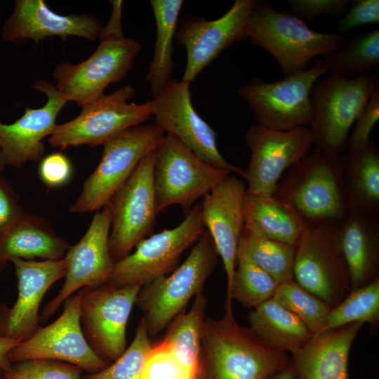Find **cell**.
Segmentation results:
<instances>
[{
  "label": "cell",
  "mask_w": 379,
  "mask_h": 379,
  "mask_svg": "<svg viewBox=\"0 0 379 379\" xmlns=\"http://www.w3.org/2000/svg\"><path fill=\"white\" fill-rule=\"evenodd\" d=\"M221 319L206 318L197 379H271L290 363L235 320L232 304Z\"/></svg>",
  "instance_id": "obj_1"
},
{
  "label": "cell",
  "mask_w": 379,
  "mask_h": 379,
  "mask_svg": "<svg viewBox=\"0 0 379 379\" xmlns=\"http://www.w3.org/2000/svg\"><path fill=\"white\" fill-rule=\"evenodd\" d=\"M111 4L109 19L102 28L99 45L93 53L77 64L63 61L53 72L58 92L67 102H74L81 107L103 95L109 84L126 77L142 49L136 39L124 35L123 1L114 0Z\"/></svg>",
  "instance_id": "obj_2"
},
{
  "label": "cell",
  "mask_w": 379,
  "mask_h": 379,
  "mask_svg": "<svg viewBox=\"0 0 379 379\" xmlns=\"http://www.w3.org/2000/svg\"><path fill=\"white\" fill-rule=\"evenodd\" d=\"M344 156L315 147L287 170L272 195L295 211L308 226L340 221L347 213Z\"/></svg>",
  "instance_id": "obj_3"
},
{
  "label": "cell",
  "mask_w": 379,
  "mask_h": 379,
  "mask_svg": "<svg viewBox=\"0 0 379 379\" xmlns=\"http://www.w3.org/2000/svg\"><path fill=\"white\" fill-rule=\"evenodd\" d=\"M218 257L212 238L205 230L186 260L171 274L141 287L135 304L144 312L149 336L160 333L185 312L190 299L202 291Z\"/></svg>",
  "instance_id": "obj_4"
},
{
  "label": "cell",
  "mask_w": 379,
  "mask_h": 379,
  "mask_svg": "<svg viewBox=\"0 0 379 379\" xmlns=\"http://www.w3.org/2000/svg\"><path fill=\"white\" fill-rule=\"evenodd\" d=\"M248 36L276 59L286 77L306 70L312 59L338 49L347 40L339 34L310 29L291 13L258 1L249 21Z\"/></svg>",
  "instance_id": "obj_5"
},
{
  "label": "cell",
  "mask_w": 379,
  "mask_h": 379,
  "mask_svg": "<svg viewBox=\"0 0 379 379\" xmlns=\"http://www.w3.org/2000/svg\"><path fill=\"white\" fill-rule=\"evenodd\" d=\"M164 135L154 123L130 128L106 142L99 164L84 181L69 212L83 214L106 206L140 161L157 149Z\"/></svg>",
  "instance_id": "obj_6"
},
{
  "label": "cell",
  "mask_w": 379,
  "mask_h": 379,
  "mask_svg": "<svg viewBox=\"0 0 379 379\" xmlns=\"http://www.w3.org/2000/svg\"><path fill=\"white\" fill-rule=\"evenodd\" d=\"M378 84L371 72L350 79L329 74L317 81L310 91L314 118L309 128L314 145L340 153L348 142L350 128Z\"/></svg>",
  "instance_id": "obj_7"
},
{
  "label": "cell",
  "mask_w": 379,
  "mask_h": 379,
  "mask_svg": "<svg viewBox=\"0 0 379 379\" xmlns=\"http://www.w3.org/2000/svg\"><path fill=\"white\" fill-rule=\"evenodd\" d=\"M328 69L324 59H317L306 70L281 81L267 83L253 77L237 93L253 111L260 125L280 131L310 127L314 118L310 91Z\"/></svg>",
  "instance_id": "obj_8"
},
{
  "label": "cell",
  "mask_w": 379,
  "mask_h": 379,
  "mask_svg": "<svg viewBox=\"0 0 379 379\" xmlns=\"http://www.w3.org/2000/svg\"><path fill=\"white\" fill-rule=\"evenodd\" d=\"M293 279L331 309L351 292L338 232V221L308 226L296 245Z\"/></svg>",
  "instance_id": "obj_9"
},
{
  "label": "cell",
  "mask_w": 379,
  "mask_h": 379,
  "mask_svg": "<svg viewBox=\"0 0 379 379\" xmlns=\"http://www.w3.org/2000/svg\"><path fill=\"white\" fill-rule=\"evenodd\" d=\"M231 172L205 161L174 137L165 135L155 151L153 181L160 213L171 206L186 215Z\"/></svg>",
  "instance_id": "obj_10"
},
{
  "label": "cell",
  "mask_w": 379,
  "mask_h": 379,
  "mask_svg": "<svg viewBox=\"0 0 379 379\" xmlns=\"http://www.w3.org/2000/svg\"><path fill=\"white\" fill-rule=\"evenodd\" d=\"M134 95L133 87L126 85L87 103L77 117L55 126L48 138L50 145L61 149L104 145L119 133L140 125L152 115V107L150 100L129 102Z\"/></svg>",
  "instance_id": "obj_11"
},
{
  "label": "cell",
  "mask_w": 379,
  "mask_h": 379,
  "mask_svg": "<svg viewBox=\"0 0 379 379\" xmlns=\"http://www.w3.org/2000/svg\"><path fill=\"white\" fill-rule=\"evenodd\" d=\"M205 230L201 206L197 204L176 227L152 234L138 242L134 252L114 264L107 284L119 287L142 286L167 275L176 268L181 255Z\"/></svg>",
  "instance_id": "obj_12"
},
{
  "label": "cell",
  "mask_w": 379,
  "mask_h": 379,
  "mask_svg": "<svg viewBox=\"0 0 379 379\" xmlns=\"http://www.w3.org/2000/svg\"><path fill=\"white\" fill-rule=\"evenodd\" d=\"M155 151L140 161L107 204L111 215L109 246L114 263L154 234L158 214L153 181Z\"/></svg>",
  "instance_id": "obj_13"
},
{
  "label": "cell",
  "mask_w": 379,
  "mask_h": 379,
  "mask_svg": "<svg viewBox=\"0 0 379 379\" xmlns=\"http://www.w3.org/2000/svg\"><path fill=\"white\" fill-rule=\"evenodd\" d=\"M141 287L106 284L80 290L82 332L94 352L109 364L126 349L127 323Z\"/></svg>",
  "instance_id": "obj_14"
},
{
  "label": "cell",
  "mask_w": 379,
  "mask_h": 379,
  "mask_svg": "<svg viewBox=\"0 0 379 379\" xmlns=\"http://www.w3.org/2000/svg\"><path fill=\"white\" fill-rule=\"evenodd\" d=\"M244 139L251 159L242 177L246 194L272 196L282 175L312 150L314 140L309 127L287 131L260 124L247 130Z\"/></svg>",
  "instance_id": "obj_15"
},
{
  "label": "cell",
  "mask_w": 379,
  "mask_h": 379,
  "mask_svg": "<svg viewBox=\"0 0 379 379\" xmlns=\"http://www.w3.org/2000/svg\"><path fill=\"white\" fill-rule=\"evenodd\" d=\"M81 291L65 301L60 316L51 324L40 327L20 342L8 353L13 364L30 359H51L80 367L88 373L105 368L109 363L91 348L80 323Z\"/></svg>",
  "instance_id": "obj_16"
},
{
  "label": "cell",
  "mask_w": 379,
  "mask_h": 379,
  "mask_svg": "<svg viewBox=\"0 0 379 379\" xmlns=\"http://www.w3.org/2000/svg\"><path fill=\"white\" fill-rule=\"evenodd\" d=\"M190 83L172 79L150 100L155 124L212 166L242 175L244 169L228 162L217 146L215 131L194 108Z\"/></svg>",
  "instance_id": "obj_17"
},
{
  "label": "cell",
  "mask_w": 379,
  "mask_h": 379,
  "mask_svg": "<svg viewBox=\"0 0 379 379\" xmlns=\"http://www.w3.org/2000/svg\"><path fill=\"white\" fill-rule=\"evenodd\" d=\"M256 0H236L222 17L207 20L189 18L178 26L175 39L187 52L183 81L191 83L223 51L248 36Z\"/></svg>",
  "instance_id": "obj_18"
},
{
  "label": "cell",
  "mask_w": 379,
  "mask_h": 379,
  "mask_svg": "<svg viewBox=\"0 0 379 379\" xmlns=\"http://www.w3.org/2000/svg\"><path fill=\"white\" fill-rule=\"evenodd\" d=\"M111 215L107 205L96 211L80 241L70 246L65 258L67 271L65 283L58 295L44 307L40 315L45 322L76 291L84 287H98L109 281L114 267L109 239Z\"/></svg>",
  "instance_id": "obj_19"
},
{
  "label": "cell",
  "mask_w": 379,
  "mask_h": 379,
  "mask_svg": "<svg viewBox=\"0 0 379 379\" xmlns=\"http://www.w3.org/2000/svg\"><path fill=\"white\" fill-rule=\"evenodd\" d=\"M18 279V298L12 307L0 305V338L22 342L41 326L39 310L46 293L58 280L65 278L64 257L54 260H11Z\"/></svg>",
  "instance_id": "obj_20"
},
{
  "label": "cell",
  "mask_w": 379,
  "mask_h": 379,
  "mask_svg": "<svg viewBox=\"0 0 379 379\" xmlns=\"http://www.w3.org/2000/svg\"><path fill=\"white\" fill-rule=\"evenodd\" d=\"M32 88L46 94L44 106L26 107L22 117L13 124L0 121V161L5 167L20 168L29 161L43 158L45 146L42 140L51 135L58 114L67 102L47 81H36Z\"/></svg>",
  "instance_id": "obj_21"
},
{
  "label": "cell",
  "mask_w": 379,
  "mask_h": 379,
  "mask_svg": "<svg viewBox=\"0 0 379 379\" xmlns=\"http://www.w3.org/2000/svg\"><path fill=\"white\" fill-rule=\"evenodd\" d=\"M246 185L229 175L204 197L201 217L209 233L227 276V288L237 266L239 239L244 227V201Z\"/></svg>",
  "instance_id": "obj_22"
},
{
  "label": "cell",
  "mask_w": 379,
  "mask_h": 379,
  "mask_svg": "<svg viewBox=\"0 0 379 379\" xmlns=\"http://www.w3.org/2000/svg\"><path fill=\"white\" fill-rule=\"evenodd\" d=\"M102 28V22L91 14L62 15L52 11L44 0H16L1 32L4 41L15 44L51 36L65 40L70 36L95 41Z\"/></svg>",
  "instance_id": "obj_23"
},
{
  "label": "cell",
  "mask_w": 379,
  "mask_h": 379,
  "mask_svg": "<svg viewBox=\"0 0 379 379\" xmlns=\"http://www.w3.org/2000/svg\"><path fill=\"white\" fill-rule=\"evenodd\" d=\"M363 324L355 322L314 334L291 353L295 379H349L350 352Z\"/></svg>",
  "instance_id": "obj_24"
},
{
  "label": "cell",
  "mask_w": 379,
  "mask_h": 379,
  "mask_svg": "<svg viewBox=\"0 0 379 379\" xmlns=\"http://www.w3.org/2000/svg\"><path fill=\"white\" fill-rule=\"evenodd\" d=\"M338 232L352 290L378 278V215L347 213L344 218L338 221Z\"/></svg>",
  "instance_id": "obj_25"
},
{
  "label": "cell",
  "mask_w": 379,
  "mask_h": 379,
  "mask_svg": "<svg viewBox=\"0 0 379 379\" xmlns=\"http://www.w3.org/2000/svg\"><path fill=\"white\" fill-rule=\"evenodd\" d=\"M343 184L347 213H379V148L372 140L347 145Z\"/></svg>",
  "instance_id": "obj_26"
},
{
  "label": "cell",
  "mask_w": 379,
  "mask_h": 379,
  "mask_svg": "<svg viewBox=\"0 0 379 379\" xmlns=\"http://www.w3.org/2000/svg\"><path fill=\"white\" fill-rule=\"evenodd\" d=\"M69 247L65 240L55 233L46 219L26 213L0 238V272L13 258L62 259Z\"/></svg>",
  "instance_id": "obj_27"
},
{
  "label": "cell",
  "mask_w": 379,
  "mask_h": 379,
  "mask_svg": "<svg viewBox=\"0 0 379 379\" xmlns=\"http://www.w3.org/2000/svg\"><path fill=\"white\" fill-rule=\"evenodd\" d=\"M307 227L295 211L272 196L246 194L244 227L253 233L296 246Z\"/></svg>",
  "instance_id": "obj_28"
},
{
  "label": "cell",
  "mask_w": 379,
  "mask_h": 379,
  "mask_svg": "<svg viewBox=\"0 0 379 379\" xmlns=\"http://www.w3.org/2000/svg\"><path fill=\"white\" fill-rule=\"evenodd\" d=\"M248 321V328L259 339L285 353L301 349L314 335L297 316L273 298L253 309Z\"/></svg>",
  "instance_id": "obj_29"
},
{
  "label": "cell",
  "mask_w": 379,
  "mask_h": 379,
  "mask_svg": "<svg viewBox=\"0 0 379 379\" xmlns=\"http://www.w3.org/2000/svg\"><path fill=\"white\" fill-rule=\"evenodd\" d=\"M156 23V41L147 80L152 96L158 94L173 79V41L178 27V16L184 4L182 0H151Z\"/></svg>",
  "instance_id": "obj_30"
},
{
  "label": "cell",
  "mask_w": 379,
  "mask_h": 379,
  "mask_svg": "<svg viewBox=\"0 0 379 379\" xmlns=\"http://www.w3.org/2000/svg\"><path fill=\"white\" fill-rule=\"evenodd\" d=\"M207 304L202 291L197 294L190 310L172 321L162 340L175 358L197 375Z\"/></svg>",
  "instance_id": "obj_31"
},
{
  "label": "cell",
  "mask_w": 379,
  "mask_h": 379,
  "mask_svg": "<svg viewBox=\"0 0 379 379\" xmlns=\"http://www.w3.org/2000/svg\"><path fill=\"white\" fill-rule=\"evenodd\" d=\"M295 250V245L268 239L244 227L237 255L248 259L279 284L293 279Z\"/></svg>",
  "instance_id": "obj_32"
},
{
  "label": "cell",
  "mask_w": 379,
  "mask_h": 379,
  "mask_svg": "<svg viewBox=\"0 0 379 379\" xmlns=\"http://www.w3.org/2000/svg\"><path fill=\"white\" fill-rule=\"evenodd\" d=\"M330 75L350 79L379 67V29L347 39L338 49L322 55Z\"/></svg>",
  "instance_id": "obj_33"
},
{
  "label": "cell",
  "mask_w": 379,
  "mask_h": 379,
  "mask_svg": "<svg viewBox=\"0 0 379 379\" xmlns=\"http://www.w3.org/2000/svg\"><path fill=\"white\" fill-rule=\"evenodd\" d=\"M279 284L246 258L237 255L232 282L227 288L225 304L238 301L243 307L255 309L272 298Z\"/></svg>",
  "instance_id": "obj_34"
},
{
  "label": "cell",
  "mask_w": 379,
  "mask_h": 379,
  "mask_svg": "<svg viewBox=\"0 0 379 379\" xmlns=\"http://www.w3.org/2000/svg\"><path fill=\"white\" fill-rule=\"evenodd\" d=\"M368 323L376 328L379 324V277L369 284L352 290L328 315L326 329L346 324Z\"/></svg>",
  "instance_id": "obj_35"
},
{
  "label": "cell",
  "mask_w": 379,
  "mask_h": 379,
  "mask_svg": "<svg viewBox=\"0 0 379 379\" xmlns=\"http://www.w3.org/2000/svg\"><path fill=\"white\" fill-rule=\"evenodd\" d=\"M272 298L297 316L313 334L325 330L331 308L294 279L279 284Z\"/></svg>",
  "instance_id": "obj_36"
},
{
  "label": "cell",
  "mask_w": 379,
  "mask_h": 379,
  "mask_svg": "<svg viewBox=\"0 0 379 379\" xmlns=\"http://www.w3.org/2000/svg\"><path fill=\"white\" fill-rule=\"evenodd\" d=\"M152 347L145 321L142 317L133 341L124 353L103 370L84 375L81 379H140L145 359Z\"/></svg>",
  "instance_id": "obj_37"
},
{
  "label": "cell",
  "mask_w": 379,
  "mask_h": 379,
  "mask_svg": "<svg viewBox=\"0 0 379 379\" xmlns=\"http://www.w3.org/2000/svg\"><path fill=\"white\" fill-rule=\"evenodd\" d=\"M83 370L74 364L51 359H30L12 364L0 379H81Z\"/></svg>",
  "instance_id": "obj_38"
},
{
  "label": "cell",
  "mask_w": 379,
  "mask_h": 379,
  "mask_svg": "<svg viewBox=\"0 0 379 379\" xmlns=\"http://www.w3.org/2000/svg\"><path fill=\"white\" fill-rule=\"evenodd\" d=\"M140 379H197V375L182 365L161 341L149 351Z\"/></svg>",
  "instance_id": "obj_39"
},
{
  "label": "cell",
  "mask_w": 379,
  "mask_h": 379,
  "mask_svg": "<svg viewBox=\"0 0 379 379\" xmlns=\"http://www.w3.org/2000/svg\"><path fill=\"white\" fill-rule=\"evenodd\" d=\"M349 0H289L291 14L307 24L321 14L340 15L348 9Z\"/></svg>",
  "instance_id": "obj_40"
},
{
  "label": "cell",
  "mask_w": 379,
  "mask_h": 379,
  "mask_svg": "<svg viewBox=\"0 0 379 379\" xmlns=\"http://www.w3.org/2000/svg\"><path fill=\"white\" fill-rule=\"evenodd\" d=\"M38 172L43 183L53 188L61 187L69 181L73 168L65 154L53 152L40 160Z\"/></svg>",
  "instance_id": "obj_41"
},
{
  "label": "cell",
  "mask_w": 379,
  "mask_h": 379,
  "mask_svg": "<svg viewBox=\"0 0 379 379\" xmlns=\"http://www.w3.org/2000/svg\"><path fill=\"white\" fill-rule=\"evenodd\" d=\"M9 182L0 174V238L26 214Z\"/></svg>",
  "instance_id": "obj_42"
},
{
  "label": "cell",
  "mask_w": 379,
  "mask_h": 379,
  "mask_svg": "<svg viewBox=\"0 0 379 379\" xmlns=\"http://www.w3.org/2000/svg\"><path fill=\"white\" fill-rule=\"evenodd\" d=\"M379 119V84L372 91L368 102L356 119L347 145L361 144L370 140L371 132Z\"/></svg>",
  "instance_id": "obj_43"
},
{
  "label": "cell",
  "mask_w": 379,
  "mask_h": 379,
  "mask_svg": "<svg viewBox=\"0 0 379 379\" xmlns=\"http://www.w3.org/2000/svg\"><path fill=\"white\" fill-rule=\"evenodd\" d=\"M351 2V7L338 23L337 29L339 32H345L368 23H378V0H356Z\"/></svg>",
  "instance_id": "obj_44"
},
{
  "label": "cell",
  "mask_w": 379,
  "mask_h": 379,
  "mask_svg": "<svg viewBox=\"0 0 379 379\" xmlns=\"http://www.w3.org/2000/svg\"><path fill=\"white\" fill-rule=\"evenodd\" d=\"M20 342L4 338H0V369L3 371L11 368L12 363L8 359L9 352Z\"/></svg>",
  "instance_id": "obj_45"
},
{
  "label": "cell",
  "mask_w": 379,
  "mask_h": 379,
  "mask_svg": "<svg viewBox=\"0 0 379 379\" xmlns=\"http://www.w3.org/2000/svg\"><path fill=\"white\" fill-rule=\"evenodd\" d=\"M271 379H295L291 364L274 375Z\"/></svg>",
  "instance_id": "obj_46"
},
{
  "label": "cell",
  "mask_w": 379,
  "mask_h": 379,
  "mask_svg": "<svg viewBox=\"0 0 379 379\" xmlns=\"http://www.w3.org/2000/svg\"><path fill=\"white\" fill-rule=\"evenodd\" d=\"M5 166L1 164L0 161V174L4 171Z\"/></svg>",
  "instance_id": "obj_47"
},
{
  "label": "cell",
  "mask_w": 379,
  "mask_h": 379,
  "mask_svg": "<svg viewBox=\"0 0 379 379\" xmlns=\"http://www.w3.org/2000/svg\"><path fill=\"white\" fill-rule=\"evenodd\" d=\"M1 373H2V371L0 369V378H1Z\"/></svg>",
  "instance_id": "obj_48"
}]
</instances>
